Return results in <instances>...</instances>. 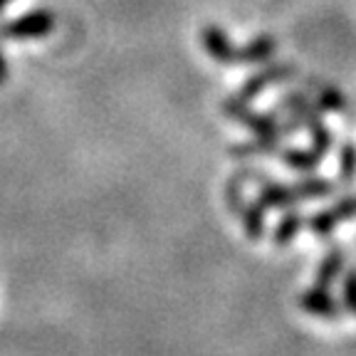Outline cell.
Listing matches in <instances>:
<instances>
[{"mask_svg":"<svg viewBox=\"0 0 356 356\" xmlns=\"http://www.w3.org/2000/svg\"><path fill=\"white\" fill-rule=\"evenodd\" d=\"M220 111L230 119V122L243 124L248 131H252V136L284 139V136H289V134H295L297 129H300V122H297L292 114H289V122H282V119H277V109L275 111H255L250 104L235 99L233 95L222 99Z\"/></svg>","mask_w":356,"mask_h":356,"instance_id":"6da1fadb","label":"cell"},{"mask_svg":"<svg viewBox=\"0 0 356 356\" xmlns=\"http://www.w3.org/2000/svg\"><path fill=\"white\" fill-rule=\"evenodd\" d=\"M280 111H287L292 117L300 122V127H305L309 131V139H312V149H317L319 154L327 156L329 149H332L334 139H332V131L327 129L322 119V109L309 95L305 92H284L282 99H280Z\"/></svg>","mask_w":356,"mask_h":356,"instance_id":"7a4b0ae2","label":"cell"},{"mask_svg":"<svg viewBox=\"0 0 356 356\" xmlns=\"http://www.w3.org/2000/svg\"><path fill=\"white\" fill-rule=\"evenodd\" d=\"M295 77H297V67L292 65V62L270 60V62H265V67H262L260 72H255L252 77L245 79V84L235 92L233 97L240 102H245V104H250V102L257 99L267 87H273V84H287Z\"/></svg>","mask_w":356,"mask_h":356,"instance_id":"3957f363","label":"cell"},{"mask_svg":"<svg viewBox=\"0 0 356 356\" xmlns=\"http://www.w3.org/2000/svg\"><path fill=\"white\" fill-rule=\"evenodd\" d=\"M200 44L203 50L208 52L216 65H225V67H248L245 62V50L243 47H235L233 40L228 38V33L218 25H206L200 30Z\"/></svg>","mask_w":356,"mask_h":356,"instance_id":"277c9868","label":"cell"},{"mask_svg":"<svg viewBox=\"0 0 356 356\" xmlns=\"http://www.w3.org/2000/svg\"><path fill=\"white\" fill-rule=\"evenodd\" d=\"M57 20L55 13L50 10H30L25 15L15 17V20H8L0 35L8 40H35V38H47V35L55 30Z\"/></svg>","mask_w":356,"mask_h":356,"instance_id":"5b68a950","label":"cell"},{"mask_svg":"<svg viewBox=\"0 0 356 356\" xmlns=\"http://www.w3.org/2000/svg\"><path fill=\"white\" fill-rule=\"evenodd\" d=\"M297 305L312 314V317L327 319V322H341L344 317V305L337 302V297H332L327 287H317L312 284L309 289H305L300 297H297Z\"/></svg>","mask_w":356,"mask_h":356,"instance_id":"8992f818","label":"cell"},{"mask_svg":"<svg viewBox=\"0 0 356 356\" xmlns=\"http://www.w3.org/2000/svg\"><path fill=\"white\" fill-rule=\"evenodd\" d=\"M307 95L317 102L322 111H346V97L341 95V89H337L334 84L324 82L319 77H302Z\"/></svg>","mask_w":356,"mask_h":356,"instance_id":"52a82bcc","label":"cell"},{"mask_svg":"<svg viewBox=\"0 0 356 356\" xmlns=\"http://www.w3.org/2000/svg\"><path fill=\"white\" fill-rule=\"evenodd\" d=\"M257 200H260L265 208H282V211H287V208L302 203V198H300V193L295 191V186L280 184V181H273L270 176H267L265 181L260 184Z\"/></svg>","mask_w":356,"mask_h":356,"instance_id":"ba28073f","label":"cell"},{"mask_svg":"<svg viewBox=\"0 0 356 356\" xmlns=\"http://www.w3.org/2000/svg\"><path fill=\"white\" fill-rule=\"evenodd\" d=\"M344 265H346V252L341 250V248H332V250L327 252V257L319 262L317 273H314V284L329 289L337 280L341 277Z\"/></svg>","mask_w":356,"mask_h":356,"instance_id":"9c48e42d","label":"cell"},{"mask_svg":"<svg viewBox=\"0 0 356 356\" xmlns=\"http://www.w3.org/2000/svg\"><path fill=\"white\" fill-rule=\"evenodd\" d=\"M284 146L282 139H267V136H255L250 141H240V144H233L228 149L230 156L235 159H255V156H270V154H280Z\"/></svg>","mask_w":356,"mask_h":356,"instance_id":"30bf717a","label":"cell"},{"mask_svg":"<svg viewBox=\"0 0 356 356\" xmlns=\"http://www.w3.org/2000/svg\"><path fill=\"white\" fill-rule=\"evenodd\" d=\"M280 161L292 171L312 173L324 161V154H319L317 149H282L280 151Z\"/></svg>","mask_w":356,"mask_h":356,"instance_id":"8fae6325","label":"cell"},{"mask_svg":"<svg viewBox=\"0 0 356 356\" xmlns=\"http://www.w3.org/2000/svg\"><path fill=\"white\" fill-rule=\"evenodd\" d=\"M305 225H307V220H305V216H302L300 211H287L282 218H280L277 225H275L273 245H275V248H287V245L297 238V233H300Z\"/></svg>","mask_w":356,"mask_h":356,"instance_id":"7c38bea8","label":"cell"},{"mask_svg":"<svg viewBox=\"0 0 356 356\" xmlns=\"http://www.w3.org/2000/svg\"><path fill=\"white\" fill-rule=\"evenodd\" d=\"M295 191L300 193L302 200H317V198H329L337 191V184L332 178L324 176H305L295 184Z\"/></svg>","mask_w":356,"mask_h":356,"instance_id":"4fadbf2b","label":"cell"},{"mask_svg":"<svg viewBox=\"0 0 356 356\" xmlns=\"http://www.w3.org/2000/svg\"><path fill=\"white\" fill-rule=\"evenodd\" d=\"M240 220H243L245 235H248L252 243L265 238V206H262L260 200H252L250 206H245Z\"/></svg>","mask_w":356,"mask_h":356,"instance_id":"5bb4252c","label":"cell"},{"mask_svg":"<svg viewBox=\"0 0 356 356\" xmlns=\"http://www.w3.org/2000/svg\"><path fill=\"white\" fill-rule=\"evenodd\" d=\"M337 225H339V218H337V213L332 211V206L324 208V211H317L314 216L307 218V228L317 235V238H329V235L337 230Z\"/></svg>","mask_w":356,"mask_h":356,"instance_id":"9a60e30c","label":"cell"},{"mask_svg":"<svg viewBox=\"0 0 356 356\" xmlns=\"http://www.w3.org/2000/svg\"><path fill=\"white\" fill-rule=\"evenodd\" d=\"M243 186L245 181L238 176V173H233V176L228 178V184H225V188H222V195H225V206H228V211L233 213V216H243L245 211V198H243Z\"/></svg>","mask_w":356,"mask_h":356,"instance_id":"2e32d148","label":"cell"},{"mask_svg":"<svg viewBox=\"0 0 356 356\" xmlns=\"http://www.w3.org/2000/svg\"><path fill=\"white\" fill-rule=\"evenodd\" d=\"M356 181V144L346 141L339 149V184L351 186Z\"/></svg>","mask_w":356,"mask_h":356,"instance_id":"e0dca14e","label":"cell"},{"mask_svg":"<svg viewBox=\"0 0 356 356\" xmlns=\"http://www.w3.org/2000/svg\"><path fill=\"white\" fill-rule=\"evenodd\" d=\"M341 305L351 317H356V270H349L341 277Z\"/></svg>","mask_w":356,"mask_h":356,"instance_id":"ac0fdd59","label":"cell"},{"mask_svg":"<svg viewBox=\"0 0 356 356\" xmlns=\"http://www.w3.org/2000/svg\"><path fill=\"white\" fill-rule=\"evenodd\" d=\"M332 211L337 213L339 222L354 220V218H356V195H344V198H339V200H337V203L332 206Z\"/></svg>","mask_w":356,"mask_h":356,"instance_id":"d6986e66","label":"cell"},{"mask_svg":"<svg viewBox=\"0 0 356 356\" xmlns=\"http://www.w3.org/2000/svg\"><path fill=\"white\" fill-rule=\"evenodd\" d=\"M6 79H8V62L3 50H0V84H6Z\"/></svg>","mask_w":356,"mask_h":356,"instance_id":"ffe728a7","label":"cell"},{"mask_svg":"<svg viewBox=\"0 0 356 356\" xmlns=\"http://www.w3.org/2000/svg\"><path fill=\"white\" fill-rule=\"evenodd\" d=\"M8 6H10V0H0V13L6 10V8H8Z\"/></svg>","mask_w":356,"mask_h":356,"instance_id":"44dd1931","label":"cell"}]
</instances>
